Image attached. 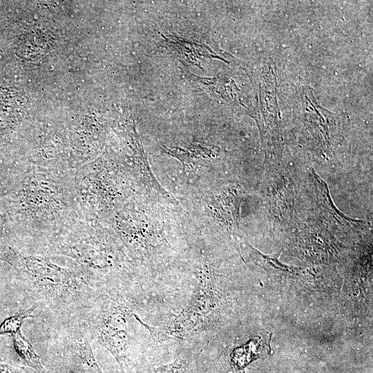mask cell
Returning a JSON list of instances; mask_svg holds the SVG:
<instances>
[{
    "label": "cell",
    "instance_id": "cell-1",
    "mask_svg": "<svg viewBox=\"0 0 373 373\" xmlns=\"http://www.w3.org/2000/svg\"><path fill=\"white\" fill-rule=\"evenodd\" d=\"M130 314L131 312L126 307L111 300L101 312L97 326L100 341L113 355L123 373H126L127 367Z\"/></svg>",
    "mask_w": 373,
    "mask_h": 373
},
{
    "label": "cell",
    "instance_id": "cell-2",
    "mask_svg": "<svg viewBox=\"0 0 373 373\" xmlns=\"http://www.w3.org/2000/svg\"><path fill=\"white\" fill-rule=\"evenodd\" d=\"M19 268L30 276V279L39 287L56 291L68 288L74 279L70 271L59 268L47 260L37 258H21Z\"/></svg>",
    "mask_w": 373,
    "mask_h": 373
},
{
    "label": "cell",
    "instance_id": "cell-3",
    "mask_svg": "<svg viewBox=\"0 0 373 373\" xmlns=\"http://www.w3.org/2000/svg\"><path fill=\"white\" fill-rule=\"evenodd\" d=\"M13 341L17 352L24 362L38 373H44L45 370L41 363L40 357L35 353L31 344L19 331L13 334Z\"/></svg>",
    "mask_w": 373,
    "mask_h": 373
},
{
    "label": "cell",
    "instance_id": "cell-4",
    "mask_svg": "<svg viewBox=\"0 0 373 373\" xmlns=\"http://www.w3.org/2000/svg\"><path fill=\"white\" fill-rule=\"evenodd\" d=\"M77 351L82 364V373H104L86 339L81 340L77 343Z\"/></svg>",
    "mask_w": 373,
    "mask_h": 373
},
{
    "label": "cell",
    "instance_id": "cell-5",
    "mask_svg": "<svg viewBox=\"0 0 373 373\" xmlns=\"http://www.w3.org/2000/svg\"><path fill=\"white\" fill-rule=\"evenodd\" d=\"M34 309V308H31L6 318L0 325V335L18 332L23 320L32 317Z\"/></svg>",
    "mask_w": 373,
    "mask_h": 373
},
{
    "label": "cell",
    "instance_id": "cell-6",
    "mask_svg": "<svg viewBox=\"0 0 373 373\" xmlns=\"http://www.w3.org/2000/svg\"><path fill=\"white\" fill-rule=\"evenodd\" d=\"M184 362L180 359L171 363L160 365L151 373H180L184 369Z\"/></svg>",
    "mask_w": 373,
    "mask_h": 373
},
{
    "label": "cell",
    "instance_id": "cell-7",
    "mask_svg": "<svg viewBox=\"0 0 373 373\" xmlns=\"http://www.w3.org/2000/svg\"><path fill=\"white\" fill-rule=\"evenodd\" d=\"M0 373H21V372L18 369L0 362Z\"/></svg>",
    "mask_w": 373,
    "mask_h": 373
}]
</instances>
